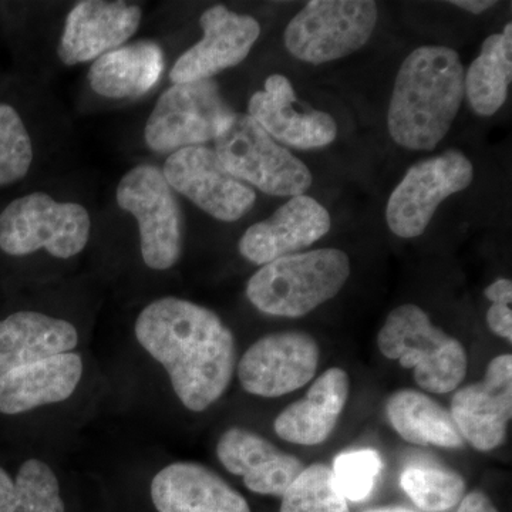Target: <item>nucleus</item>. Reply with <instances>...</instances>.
Here are the masks:
<instances>
[{
  "label": "nucleus",
  "instance_id": "nucleus-18",
  "mask_svg": "<svg viewBox=\"0 0 512 512\" xmlns=\"http://www.w3.org/2000/svg\"><path fill=\"white\" fill-rule=\"evenodd\" d=\"M217 457L234 476L242 477L245 487L255 494L282 498L305 464L284 453L254 431L232 427L217 444Z\"/></svg>",
  "mask_w": 512,
  "mask_h": 512
},
{
  "label": "nucleus",
  "instance_id": "nucleus-20",
  "mask_svg": "<svg viewBox=\"0 0 512 512\" xmlns=\"http://www.w3.org/2000/svg\"><path fill=\"white\" fill-rule=\"evenodd\" d=\"M83 359L69 352L18 367L0 376V413L15 416L62 403L76 392Z\"/></svg>",
  "mask_w": 512,
  "mask_h": 512
},
{
  "label": "nucleus",
  "instance_id": "nucleus-25",
  "mask_svg": "<svg viewBox=\"0 0 512 512\" xmlns=\"http://www.w3.org/2000/svg\"><path fill=\"white\" fill-rule=\"evenodd\" d=\"M512 79V25L503 33L484 40L480 56L468 67L464 89L471 110L481 117H491L507 100Z\"/></svg>",
  "mask_w": 512,
  "mask_h": 512
},
{
  "label": "nucleus",
  "instance_id": "nucleus-17",
  "mask_svg": "<svg viewBox=\"0 0 512 512\" xmlns=\"http://www.w3.org/2000/svg\"><path fill=\"white\" fill-rule=\"evenodd\" d=\"M295 90L284 74H272L264 90L252 94L248 116L266 133L286 146L312 150L329 146L338 137V124L330 114L319 110L299 113Z\"/></svg>",
  "mask_w": 512,
  "mask_h": 512
},
{
  "label": "nucleus",
  "instance_id": "nucleus-28",
  "mask_svg": "<svg viewBox=\"0 0 512 512\" xmlns=\"http://www.w3.org/2000/svg\"><path fill=\"white\" fill-rule=\"evenodd\" d=\"M2 512H64L55 471L37 458L25 461Z\"/></svg>",
  "mask_w": 512,
  "mask_h": 512
},
{
  "label": "nucleus",
  "instance_id": "nucleus-30",
  "mask_svg": "<svg viewBox=\"0 0 512 512\" xmlns=\"http://www.w3.org/2000/svg\"><path fill=\"white\" fill-rule=\"evenodd\" d=\"M382 470V456L376 450L362 448L345 451L333 463V483L346 501L360 503L372 494Z\"/></svg>",
  "mask_w": 512,
  "mask_h": 512
},
{
  "label": "nucleus",
  "instance_id": "nucleus-23",
  "mask_svg": "<svg viewBox=\"0 0 512 512\" xmlns=\"http://www.w3.org/2000/svg\"><path fill=\"white\" fill-rule=\"evenodd\" d=\"M79 332L69 320L19 311L0 320V376L47 357L73 352Z\"/></svg>",
  "mask_w": 512,
  "mask_h": 512
},
{
  "label": "nucleus",
  "instance_id": "nucleus-31",
  "mask_svg": "<svg viewBox=\"0 0 512 512\" xmlns=\"http://www.w3.org/2000/svg\"><path fill=\"white\" fill-rule=\"evenodd\" d=\"M487 323L491 332L512 342L511 303H493L487 312Z\"/></svg>",
  "mask_w": 512,
  "mask_h": 512
},
{
  "label": "nucleus",
  "instance_id": "nucleus-7",
  "mask_svg": "<svg viewBox=\"0 0 512 512\" xmlns=\"http://www.w3.org/2000/svg\"><path fill=\"white\" fill-rule=\"evenodd\" d=\"M212 148L229 173L265 194L298 197L312 185L309 168L248 114L234 113Z\"/></svg>",
  "mask_w": 512,
  "mask_h": 512
},
{
  "label": "nucleus",
  "instance_id": "nucleus-4",
  "mask_svg": "<svg viewBox=\"0 0 512 512\" xmlns=\"http://www.w3.org/2000/svg\"><path fill=\"white\" fill-rule=\"evenodd\" d=\"M384 357L397 360L421 389L434 394L454 392L466 379L468 357L463 343L431 323L420 306L404 303L393 309L377 335Z\"/></svg>",
  "mask_w": 512,
  "mask_h": 512
},
{
  "label": "nucleus",
  "instance_id": "nucleus-3",
  "mask_svg": "<svg viewBox=\"0 0 512 512\" xmlns=\"http://www.w3.org/2000/svg\"><path fill=\"white\" fill-rule=\"evenodd\" d=\"M350 276L348 254L336 248L293 254L269 262L247 284V298L259 312L302 318L335 298Z\"/></svg>",
  "mask_w": 512,
  "mask_h": 512
},
{
  "label": "nucleus",
  "instance_id": "nucleus-27",
  "mask_svg": "<svg viewBox=\"0 0 512 512\" xmlns=\"http://www.w3.org/2000/svg\"><path fill=\"white\" fill-rule=\"evenodd\" d=\"M35 141L22 114L0 101V188L20 183L35 164Z\"/></svg>",
  "mask_w": 512,
  "mask_h": 512
},
{
  "label": "nucleus",
  "instance_id": "nucleus-32",
  "mask_svg": "<svg viewBox=\"0 0 512 512\" xmlns=\"http://www.w3.org/2000/svg\"><path fill=\"white\" fill-rule=\"evenodd\" d=\"M456 512H498L491 498L483 491H471L464 495Z\"/></svg>",
  "mask_w": 512,
  "mask_h": 512
},
{
  "label": "nucleus",
  "instance_id": "nucleus-35",
  "mask_svg": "<svg viewBox=\"0 0 512 512\" xmlns=\"http://www.w3.org/2000/svg\"><path fill=\"white\" fill-rule=\"evenodd\" d=\"M13 487H15V481L0 467V512L5 508L6 500H8L9 494L12 493Z\"/></svg>",
  "mask_w": 512,
  "mask_h": 512
},
{
  "label": "nucleus",
  "instance_id": "nucleus-5",
  "mask_svg": "<svg viewBox=\"0 0 512 512\" xmlns=\"http://www.w3.org/2000/svg\"><path fill=\"white\" fill-rule=\"evenodd\" d=\"M92 231L93 218L83 204L33 191L10 201L0 212V251L9 256L43 251L67 261L82 254Z\"/></svg>",
  "mask_w": 512,
  "mask_h": 512
},
{
  "label": "nucleus",
  "instance_id": "nucleus-26",
  "mask_svg": "<svg viewBox=\"0 0 512 512\" xmlns=\"http://www.w3.org/2000/svg\"><path fill=\"white\" fill-rule=\"evenodd\" d=\"M400 484L410 500L426 512L457 507L466 495V481L456 471L440 467L412 466L403 471Z\"/></svg>",
  "mask_w": 512,
  "mask_h": 512
},
{
  "label": "nucleus",
  "instance_id": "nucleus-19",
  "mask_svg": "<svg viewBox=\"0 0 512 512\" xmlns=\"http://www.w3.org/2000/svg\"><path fill=\"white\" fill-rule=\"evenodd\" d=\"M158 512H251L244 495L215 471L197 463H173L151 481Z\"/></svg>",
  "mask_w": 512,
  "mask_h": 512
},
{
  "label": "nucleus",
  "instance_id": "nucleus-12",
  "mask_svg": "<svg viewBox=\"0 0 512 512\" xmlns=\"http://www.w3.org/2000/svg\"><path fill=\"white\" fill-rule=\"evenodd\" d=\"M319 359L318 342L309 333H271L256 340L237 363L239 383L249 394L275 399L311 382Z\"/></svg>",
  "mask_w": 512,
  "mask_h": 512
},
{
  "label": "nucleus",
  "instance_id": "nucleus-22",
  "mask_svg": "<svg viewBox=\"0 0 512 512\" xmlns=\"http://www.w3.org/2000/svg\"><path fill=\"white\" fill-rule=\"evenodd\" d=\"M348 373L326 370L303 399L289 404L275 419L276 436L298 446H318L329 439L349 399Z\"/></svg>",
  "mask_w": 512,
  "mask_h": 512
},
{
  "label": "nucleus",
  "instance_id": "nucleus-34",
  "mask_svg": "<svg viewBox=\"0 0 512 512\" xmlns=\"http://www.w3.org/2000/svg\"><path fill=\"white\" fill-rule=\"evenodd\" d=\"M451 5L457 8L467 10V12L480 15V13L487 12L488 9L494 8L497 3L494 0H453Z\"/></svg>",
  "mask_w": 512,
  "mask_h": 512
},
{
  "label": "nucleus",
  "instance_id": "nucleus-6",
  "mask_svg": "<svg viewBox=\"0 0 512 512\" xmlns=\"http://www.w3.org/2000/svg\"><path fill=\"white\" fill-rule=\"evenodd\" d=\"M116 201L136 221L144 264L154 271L174 268L183 255L184 218L161 167L130 168L117 184Z\"/></svg>",
  "mask_w": 512,
  "mask_h": 512
},
{
  "label": "nucleus",
  "instance_id": "nucleus-21",
  "mask_svg": "<svg viewBox=\"0 0 512 512\" xmlns=\"http://www.w3.org/2000/svg\"><path fill=\"white\" fill-rule=\"evenodd\" d=\"M165 69L163 47L154 40L128 42L94 60L87 84L97 96L128 101L147 96L160 83Z\"/></svg>",
  "mask_w": 512,
  "mask_h": 512
},
{
  "label": "nucleus",
  "instance_id": "nucleus-11",
  "mask_svg": "<svg viewBox=\"0 0 512 512\" xmlns=\"http://www.w3.org/2000/svg\"><path fill=\"white\" fill-rule=\"evenodd\" d=\"M161 171L175 194L215 220L237 222L254 207V188L229 173L212 147L174 151L165 157Z\"/></svg>",
  "mask_w": 512,
  "mask_h": 512
},
{
  "label": "nucleus",
  "instance_id": "nucleus-14",
  "mask_svg": "<svg viewBox=\"0 0 512 512\" xmlns=\"http://www.w3.org/2000/svg\"><path fill=\"white\" fill-rule=\"evenodd\" d=\"M202 35L171 67L173 84L200 82L238 66L247 59L261 35L258 20L232 12L227 6H211L200 18Z\"/></svg>",
  "mask_w": 512,
  "mask_h": 512
},
{
  "label": "nucleus",
  "instance_id": "nucleus-2",
  "mask_svg": "<svg viewBox=\"0 0 512 512\" xmlns=\"http://www.w3.org/2000/svg\"><path fill=\"white\" fill-rule=\"evenodd\" d=\"M456 50L423 46L403 60L387 113L390 137L412 151L434 150L447 136L466 89Z\"/></svg>",
  "mask_w": 512,
  "mask_h": 512
},
{
  "label": "nucleus",
  "instance_id": "nucleus-16",
  "mask_svg": "<svg viewBox=\"0 0 512 512\" xmlns=\"http://www.w3.org/2000/svg\"><path fill=\"white\" fill-rule=\"evenodd\" d=\"M332 227L328 210L308 195L286 201L268 218L256 222L239 239V252L252 264L298 254L325 237Z\"/></svg>",
  "mask_w": 512,
  "mask_h": 512
},
{
  "label": "nucleus",
  "instance_id": "nucleus-10",
  "mask_svg": "<svg viewBox=\"0 0 512 512\" xmlns=\"http://www.w3.org/2000/svg\"><path fill=\"white\" fill-rule=\"evenodd\" d=\"M473 180V163L460 151H444L414 164L387 202L390 231L399 238L420 237L441 202L466 190Z\"/></svg>",
  "mask_w": 512,
  "mask_h": 512
},
{
  "label": "nucleus",
  "instance_id": "nucleus-24",
  "mask_svg": "<svg viewBox=\"0 0 512 512\" xmlns=\"http://www.w3.org/2000/svg\"><path fill=\"white\" fill-rule=\"evenodd\" d=\"M386 416L394 431L407 443L443 448L464 446L450 412L420 390L394 392L387 399Z\"/></svg>",
  "mask_w": 512,
  "mask_h": 512
},
{
  "label": "nucleus",
  "instance_id": "nucleus-29",
  "mask_svg": "<svg viewBox=\"0 0 512 512\" xmlns=\"http://www.w3.org/2000/svg\"><path fill=\"white\" fill-rule=\"evenodd\" d=\"M281 500L279 512H350L348 501L333 483L332 468L325 464L305 467Z\"/></svg>",
  "mask_w": 512,
  "mask_h": 512
},
{
  "label": "nucleus",
  "instance_id": "nucleus-36",
  "mask_svg": "<svg viewBox=\"0 0 512 512\" xmlns=\"http://www.w3.org/2000/svg\"><path fill=\"white\" fill-rule=\"evenodd\" d=\"M363 512H416V511L412 510V508L400 507V505H392V507L370 508V510H365Z\"/></svg>",
  "mask_w": 512,
  "mask_h": 512
},
{
  "label": "nucleus",
  "instance_id": "nucleus-1",
  "mask_svg": "<svg viewBox=\"0 0 512 512\" xmlns=\"http://www.w3.org/2000/svg\"><path fill=\"white\" fill-rule=\"evenodd\" d=\"M134 333L164 367L185 409L205 412L227 392L237 372V343L211 309L165 296L138 313Z\"/></svg>",
  "mask_w": 512,
  "mask_h": 512
},
{
  "label": "nucleus",
  "instance_id": "nucleus-9",
  "mask_svg": "<svg viewBox=\"0 0 512 512\" xmlns=\"http://www.w3.org/2000/svg\"><path fill=\"white\" fill-rule=\"evenodd\" d=\"M377 19L370 0H312L286 26V50L312 64L342 59L369 42Z\"/></svg>",
  "mask_w": 512,
  "mask_h": 512
},
{
  "label": "nucleus",
  "instance_id": "nucleus-8",
  "mask_svg": "<svg viewBox=\"0 0 512 512\" xmlns=\"http://www.w3.org/2000/svg\"><path fill=\"white\" fill-rule=\"evenodd\" d=\"M235 111L214 79L173 84L158 97L144 126V141L157 154L214 143Z\"/></svg>",
  "mask_w": 512,
  "mask_h": 512
},
{
  "label": "nucleus",
  "instance_id": "nucleus-33",
  "mask_svg": "<svg viewBox=\"0 0 512 512\" xmlns=\"http://www.w3.org/2000/svg\"><path fill=\"white\" fill-rule=\"evenodd\" d=\"M485 298L493 303H511L512 302V282L510 279H497L484 291Z\"/></svg>",
  "mask_w": 512,
  "mask_h": 512
},
{
  "label": "nucleus",
  "instance_id": "nucleus-13",
  "mask_svg": "<svg viewBox=\"0 0 512 512\" xmlns=\"http://www.w3.org/2000/svg\"><path fill=\"white\" fill-rule=\"evenodd\" d=\"M143 22L138 3L121 0H83L74 3L64 19L57 57L67 67L93 63L126 45Z\"/></svg>",
  "mask_w": 512,
  "mask_h": 512
},
{
  "label": "nucleus",
  "instance_id": "nucleus-15",
  "mask_svg": "<svg viewBox=\"0 0 512 512\" xmlns=\"http://www.w3.org/2000/svg\"><path fill=\"white\" fill-rule=\"evenodd\" d=\"M450 414L464 441L476 450L493 451L507 439L512 417V356L494 357L481 382L461 387Z\"/></svg>",
  "mask_w": 512,
  "mask_h": 512
}]
</instances>
